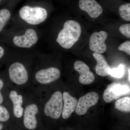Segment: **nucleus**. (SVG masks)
Segmentation results:
<instances>
[{"label":"nucleus","mask_w":130,"mask_h":130,"mask_svg":"<svg viewBox=\"0 0 130 130\" xmlns=\"http://www.w3.org/2000/svg\"><path fill=\"white\" fill-rule=\"evenodd\" d=\"M32 52L12 48L7 73L9 80L15 86L25 87L31 81L36 57Z\"/></svg>","instance_id":"1"},{"label":"nucleus","mask_w":130,"mask_h":130,"mask_svg":"<svg viewBox=\"0 0 130 130\" xmlns=\"http://www.w3.org/2000/svg\"><path fill=\"white\" fill-rule=\"evenodd\" d=\"M50 9V5L46 0H30L13 14L11 21L13 25L36 28L46 21Z\"/></svg>","instance_id":"2"},{"label":"nucleus","mask_w":130,"mask_h":130,"mask_svg":"<svg viewBox=\"0 0 130 130\" xmlns=\"http://www.w3.org/2000/svg\"><path fill=\"white\" fill-rule=\"evenodd\" d=\"M41 34L36 28L13 25L8 31V42L12 48L30 50L40 41Z\"/></svg>","instance_id":"3"},{"label":"nucleus","mask_w":130,"mask_h":130,"mask_svg":"<svg viewBox=\"0 0 130 130\" xmlns=\"http://www.w3.org/2000/svg\"><path fill=\"white\" fill-rule=\"evenodd\" d=\"M81 32V26L78 22L73 20H67L58 32L56 42L63 48L70 49L79 40Z\"/></svg>","instance_id":"4"},{"label":"nucleus","mask_w":130,"mask_h":130,"mask_svg":"<svg viewBox=\"0 0 130 130\" xmlns=\"http://www.w3.org/2000/svg\"><path fill=\"white\" fill-rule=\"evenodd\" d=\"M32 69L31 79L40 85L48 84L58 80L60 77L59 69L54 67H43L35 59Z\"/></svg>","instance_id":"5"},{"label":"nucleus","mask_w":130,"mask_h":130,"mask_svg":"<svg viewBox=\"0 0 130 130\" xmlns=\"http://www.w3.org/2000/svg\"><path fill=\"white\" fill-rule=\"evenodd\" d=\"M40 104L34 99H25L23 121L25 127L28 129L33 130L37 127V116L41 110Z\"/></svg>","instance_id":"6"},{"label":"nucleus","mask_w":130,"mask_h":130,"mask_svg":"<svg viewBox=\"0 0 130 130\" xmlns=\"http://www.w3.org/2000/svg\"><path fill=\"white\" fill-rule=\"evenodd\" d=\"M63 105V94L60 91H56L44 103L42 109L43 113L51 118L59 119L62 114Z\"/></svg>","instance_id":"7"},{"label":"nucleus","mask_w":130,"mask_h":130,"mask_svg":"<svg viewBox=\"0 0 130 130\" xmlns=\"http://www.w3.org/2000/svg\"><path fill=\"white\" fill-rule=\"evenodd\" d=\"M8 96L12 103V111L14 117L21 118L23 116L24 107V96L18 90L12 87L8 92Z\"/></svg>","instance_id":"8"},{"label":"nucleus","mask_w":130,"mask_h":130,"mask_svg":"<svg viewBox=\"0 0 130 130\" xmlns=\"http://www.w3.org/2000/svg\"><path fill=\"white\" fill-rule=\"evenodd\" d=\"M99 100V96L96 92L87 93L81 96L77 101L75 111L79 115H83L87 112L89 108L97 104Z\"/></svg>","instance_id":"9"},{"label":"nucleus","mask_w":130,"mask_h":130,"mask_svg":"<svg viewBox=\"0 0 130 130\" xmlns=\"http://www.w3.org/2000/svg\"><path fill=\"white\" fill-rule=\"evenodd\" d=\"M107 37V32L103 31L94 32L90 38V50L99 54L103 53L106 52L107 47L105 41Z\"/></svg>","instance_id":"10"},{"label":"nucleus","mask_w":130,"mask_h":130,"mask_svg":"<svg viewBox=\"0 0 130 130\" xmlns=\"http://www.w3.org/2000/svg\"><path fill=\"white\" fill-rule=\"evenodd\" d=\"M78 4L79 9L92 18H98L103 12L102 7L96 0H79Z\"/></svg>","instance_id":"11"},{"label":"nucleus","mask_w":130,"mask_h":130,"mask_svg":"<svg viewBox=\"0 0 130 130\" xmlns=\"http://www.w3.org/2000/svg\"><path fill=\"white\" fill-rule=\"evenodd\" d=\"M74 70L79 74V83L84 85H89L95 80L94 75L90 71L89 67L85 63L80 60L75 61L74 64Z\"/></svg>","instance_id":"12"},{"label":"nucleus","mask_w":130,"mask_h":130,"mask_svg":"<svg viewBox=\"0 0 130 130\" xmlns=\"http://www.w3.org/2000/svg\"><path fill=\"white\" fill-rule=\"evenodd\" d=\"M21 0H12L8 2L7 6L0 9V32H2L11 20L14 9Z\"/></svg>","instance_id":"13"},{"label":"nucleus","mask_w":130,"mask_h":130,"mask_svg":"<svg viewBox=\"0 0 130 130\" xmlns=\"http://www.w3.org/2000/svg\"><path fill=\"white\" fill-rule=\"evenodd\" d=\"M63 105L61 116L64 119H67L76 109L77 100L68 92L65 91L63 94Z\"/></svg>","instance_id":"14"},{"label":"nucleus","mask_w":130,"mask_h":130,"mask_svg":"<svg viewBox=\"0 0 130 130\" xmlns=\"http://www.w3.org/2000/svg\"><path fill=\"white\" fill-rule=\"evenodd\" d=\"M93 56L97 62L95 67L96 74L101 76H106L109 75L111 68L104 56L101 54L96 53L93 54Z\"/></svg>","instance_id":"15"},{"label":"nucleus","mask_w":130,"mask_h":130,"mask_svg":"<svg viewBox=\"0 0 130 130\" xmlns=\"http://www.w3.org/2000/svg\"><path fill=\"white\" fill-rule=\"evenodd\" d=\"M115 108L121 111L129 112L130 98L127 96L117 100L115 103Z\"/></svg>","instance_id":"16"},{"label":"nucleus","mask_w":130,"mask_h":130,"mask_svg":"<svg viewBox=\"0 0 130 130\" xmlns=\"http://www.w3.org/2000/svg\"><path fill=\"white\" fill-rule=\"evenodd\" d=\"M112 90L116 95L121 96L130 92V88L126 85H121L120 84L112 83L109 85Z\"/></svg>","instance_id":"17"},{"label":"nucleus","mask_w":130,"mask_h":130,"mask_svg":"<svg viewBox=\"0 0 130 130\" xmlns=\"http://www.w3.org/2000/svg\"><path fill=\"white\" fill-rule=\"evenodd\" d=\"M119 13L121 18L126 21H130V4L126 3L120 5L119 8Z\"/></svg>","instance_id":"18"},{"label":"nucleus","mask_w":130,"mask_h":130,"mask_svg":"<svg viewBox=\"0 0 130 130\" xmlns=\"http://www.w3.org/2000/svg\"><path fill=\"white\" fill-rule=\"evenodd\" d=\"M120 96L116 95L112 90L111 88L108 85L107 88L104 91L103 94V100L105 102L109 103L116 100Z\"/></svg>","instance_id":"19"},{"label":"nucleus","mask_w":130,"mask_h":130,"mask_svg":"<svg viewBox=\"0 0 130 130\" xmlns=\"http://www.w3.org/2000/svg\"><path fill=\"white\" fill-rule=\"evenodd\" d=\"M125 69L124 65L120 64L116 68L110 69L109 75L114 77L120 78L123 77Z\"/></svg>","instance_id":"20"},{"label":"nucleus","mask_w":130,"mask_h":130,"mask_svg":"<svg viewBox=\"0 0 130 130\" xmlns=\"http://www.w3.org/2000/svg\"><path fill=\"white\" fill-rule=\"evenodd\" d=\"M10 118V114L9 110L6 107L0 105V121L6 122Z\"/></svg>","instance_id":"21"},{"label":"nucleus","mask_w":130,"mask_h":130,"mask_svg":"<svg viewBox=\"0 0 130 130\" xmlns=\"http://www.w3.org/2000/svg\"><path fill=\"white\" fill-rule=\"evenodd\" d=\"M122 35L126 37L130 38V24H124L120 26L119 29Z\"/></svg>","instance_id":"22"},{"label":"nucleus","mask_w":130,"mask_h":130,"mask_svg":"<svg viewBox=\"0 0 130 130\" xmlns=\"http://www.w3.org/2000/svg\"><path fill=\"white\" fill-rule=\"evenodd\" d=\"M118 49L120 51H124L128 55H130V41H126L121 43L119 46Z\"/></svg>","instance_id":"23"},{"label":"nucleus","mask_w":130,"mask_h":130,"mask_svg":"<svg viewBox=\"0 0 130 130\" xmlns=\"http://www.w3.org/2000/svg\"><path fill=\"white\" fill-rule=\"evenodd\" d=\"M5 85L4 80L0 78V105H2L4 102V98L2 93L1 91Z\"/></svg>","instance_id":"24"},{"label":"nucleus","mask_w":130,"mask_h":130,"mask_svg":"<svg viewBox=\"0 0 130 130\" xmlns=\"http://www.w3.org/2000/svg\"><path fill=\"white\" fill-rule=\"evenodd\" d=\"M7 51L4 47L0 45V60L5 56Z\"/></svg>","instance_id":"25"},{"label":"nucleus","mask_w":130,"mask_h":130,"mask_svg":"<svg viewBox=\"0 0 130 130\" xmlns=\"http://www.w3.org/2000/svg\"><path fill=\"white\" fill-rule=\"evenodd\" d=\"M130 68H129V70H128V81H129V82H130Z\"/></svg>","instance_id":"26"},{"label":"nucleus","mask_w":130,"mask_h":130,"mask_svg":"<svg viewBox=\"0 0 130 130\" xmlns=\"http://www.w3.org/2000/svg\"><path fill=\"white\" fill-rule=\"evenodd\" d=\"M3 128V125L2 123H0V130H2Z\"/></svg>","instance_id":"27"},{"label":"nucleus","mask_w":130,"mask_h":130,"mask_svg":"<svg viewBox=\"0 0 130 130\" xmlns=\"http://www.w3.org/2000/svg\"><path fill=\"white\" fill-rule=\"evenodd\" d=\"M2 0H0V3L2 2Z\"/></svg>","instance_id":"28"}]
</instances>
